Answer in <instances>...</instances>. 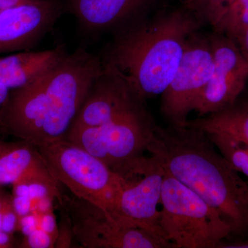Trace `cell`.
Returning <instances> with one entry per match:
<instances>
[{
	"mask_svg": "<svg viewBox=\"0 0 248 248\" xmlns=\"http://www.w3.org/2000/svg\"><path fill=\"white\" fill-rule=\"evenodd\" d=\"M11 234L0 231V248L14 247Z\"/></svg>",
	"mask_w": 248,
	"mask_h": 248,
	"instance_id": "cell-25",
	"label": "cell"
},
{
	"mask_svg": "<svg viewBox=\"0 0 248 248\" xmlns=\"http://www.w3.org/2000/svg\"><path fill=\"white\" fill-rule=\"evenodd\" d=\"M234 41L248 63V28Z\"/></svg>",
	"mask_w": 248,
	"mask_h": 248,
	"instance_id": "cell-22",
	"label": "cell"
},
{
	"mask_svg": "<svg viewBox=\"0 0 248 248\" xmlns=\"http://www.w3.org/2000/svg\"><path fill=\"white\" fill-rule=\"evenodd\" d=\"M248 28V0H236L215 31L235 40Z\"/></svg>",
	"mask_w": 248,
	"mask_h": 248,
	"instance_id": "cell-19",
	"label": "cell"
},
{
	"mask_svg": "<svg viewBox=\"0 0 248 248\" xmlns=\"http://www.w3.org/2000/svg\"><path fill=\"white\" fill-rule=\"evenodd\" d=\"M223 157L239 173L248 177V144L226 135L207 133Z\"/></svg>",
	"mask_w": 248,
	"mask_h": 248,
	"instance_id": "cell-17",
	"label": "cell"
},
{
	"mask_svg": "<svg viewBox=\"0 0 248 248\" xmlns=\"http://www.w3.org/2000/svg\"><path fill=\"white\" fill-rule=\"evenodd\" d=\"M214 67L209 37L194 33L169 86L161 94V113L170 125L186 126L187 117L208 84Z\"/></svg>",
	"mask_w": 248,
	"mask_h": 248,
	"instance_id": "cell-9",
	"label": "cell"
},
{
	"mask_svg": "<svg viewBox=\"0 0 248 248\" xmlns=\"http://www.w3.org/2000/svg\"><path fill=\"white\" fill-rule=\"evenodd\" d=\"M71 10L80 24L89 31L114 27L131 17L149 0H71Z\"/></svg>",
	"mask_w": 248,
	"mask_h": 248,
	"instance_id": "cell-15",
	"label": "cell"
},
{
	"mask_svg": "<svg viewBox=\"0 0 248 248\" xmlns=\"http://www.w3.org/2000/svg\"><path fill=\"white\" fill-rule=\"evenodd\" d=\"M159 226L174 248H216L231 236L217 210L165 171Z\"/></svg>",
	"mask_w": 248,
	"mask_h": 248,
	"instance_id": "cell-4",
	"label": "cell"
},
{
	"mask_svg": "<svg viewBox=\"0 0 248 248\" xmlns=\"http://www.w3.org/2000/svg\"><path fill=\"white\" fill-rule=\"evenodd\" d=\"M143 102L113 68L103 62L102 71L93 81L70 130L99 126L143 110Z\"/></svg>",
	"mask_w": 248,
	"mask_h": 248,
	"instance_id": "cell-11",
	"label": "cell"
},
{
	"mask_svg": "<svg viewBox=\"0 0 248 248\" xmlns=\"http://www.w3.org/2000/svg\"><path fill=\"white\" fill-rule=\"evenodd\" d=\"M186 126L228 135L248 144V102L239 104L236 101L223 110L187 121Z\"/></svg>",
	"mask_w": 248,
	"mask_h": 248,
	"instance_id": "cell-16",
	"label": "cell"
},
{
	"mask_svg": "<svg viewBox=\"0 0 248 248\" xmlns=\"http://www.w3.org/2000/svg\"><path fill=\"white\" fill-rule=\"evenodd\" d=\"M60 0H32L0 13V54L30 50L63 13Z\"/></svg>",
	"mask_w": 248,
	"mask_h": 248,
	"instance_id": "cell-12",
	"label": "cell"
},
{
	"mask_svg": "<svg viewBox=\"0 0 248 248\" xmlns=\"http://www.w3.org/2000/svg\"><path fill=\"white\" fill-rule=\"evenodd\" d=\"M4 192V190H3L2 189V186H0V197H1V195H2Z\"/></svg>",
	"mask_w": 248,
	"mask_h": 248,
	"instance_id": "cell-26",
	"label": "cell"
},
{
	"mask_svg": "<svg viewBox=\"0 0 248 248\" xmlns=\"http://www.w3.org/2000/svg\"><path fill=\"white\" fill-rule=\"evenodd\" d=\"M32 0H0V13Z\"/></svg>",
	"mask_w": 248,
	"mask_h": 248,
	"instance_id": "cell-23",
	"label": "cell"
},
{
	"mask_svg": "<svg viewBox=\"0 0 248 248\" xmlns=\"http://www.w3.org/2000/svg\"><path fill=\"white\" fill-rule=\"evenodd\" d=\"M155 126L144 108L99 126L70 130L66 140L115 171L146 151Z\"/></svg>",
	"mask_w": 248,
	"mask_h": 248,
	"instance_id": "cell-7",
	"label": "cell"
},
{
	"mask_svg": "<svg viewBox=\"0 0 248 248\" xmlns=\"http://www.w3.org/2000/svg\"><path fill=\"white\" fill-rule=\"evenodd\" d=\"M11 90L9 88L0 84V112L6 106V103L9 100L10 94H11Z\"/></svg>",
	"mask_w": 248,
	"mask_h": 248,
	"instance_id": "cell-24",
	"label": "cell"
},
{
	"mask_svg": "<svg viewBox=\"0 0 248 248\" xmlns=\"http://www.w3.org/2000/svg\"><path fill=\"white\" fill-rule=\"evenodd\" d=\"M103 62L84 48L67 54L42 78V130L37 146L65 140Z\"/></svg>",
	"mask_w": 248,
	"mask_h": 248,
	"instance_id": "cell-3",
	"label": "cell"
},
{
	"mask_svg": "<svg viewBox=\"0 0 248 248\" xmlns=\"http://www.w3.org/2000/svg\"><path fill=\"white\" fill-rule=\"evenodd\" d=\"M52 177L73 195L117 216L121 179L102 161L68 140L37 147Z\"/></svg>",
	"mask_w": 248,
	"mask_h": 248,
	"instance_id": "cell-5",
	"label": "cell"
},
{
	"mask_svg": "<svg viewBox=\"0 0 248 248\" xmlns=\"http://www.w3.org/2000/svg\"><path fill=\"white\" fill-rule=\"evenodd\" d=\"M68 54L64 46L41 51L17 52L0 58V84L11 91L30 84L51 69Z\"/></svg>",
	"mask_w": 248,
	"mask_h": 248,
	"instance_id": "cell-14",
	"label": "cell"
},
{
	"mask_svg": "<svg viewBox=\"0 0 248 248\" xmlns=\"http://www.w3.org/2000/svg\"><path fill=\"white\" fill-rule=\"evenodd\" d=\"M236 0H187V8L202 24L215 29Z\"/></svg>",
	"mask_w": 248,
	"mask_h": 248,
	"instance_id": "cell-18",
	"label": "cell"
},
{
	"mask_svg": "<svg viewBox=\"0 0 248 248\" xmlns=\"http://www.w3.org/2000/svg\"><path fill=\"white\" fill-rule=\"evenodd\" d=\"M115 172L122 186L117 217L164 237L159 226V206L166 172L158 160L153 155H142Z\"/></svg>",
	"mask_w": 248,
	"mask_h": 248,
	"instance_id": "cell-8",
	"label": "cell"
},
{
	"mask_svg": "<svg viewBox=\"0 0 248 248\" xmlns=\"http://www.w3.org/2000/svg\"><path fill=\"white\" fill-rule=\"evenodd\" d=\"M66 213L73 237L86 248H174L154 232L109 216L102 209L71 193L56 200Z\"/></svg>",
	"mask_w": 248,
	"mask_h": 248,
	"instance_id": "cell-6",
	"label": "cell"
},
{
	"mask_svg": "<svg viewBox=\"0 0 248 248\" xmlns=\"http://www.w3.org/2000/svg\"><path fill=\"white\" fill-rule=\"evenodd\" d=\"M41 186L52 198L62 193L60 184L49 172L37 147L29 142L0 140V186Z\"/></svg>",
	"mask_w": 248,
	"mask_h": 248,
	"instance_id": "cell-13",
	"label": "cell"
},
{
	"mask_svg": "<svg viewBox=\"0 0 248 248\" xmlns=\"http://www.w3.org/2000/svg\"><path fill=\"white\" fill-rule=\"evenodd\" d=\"M200 24L192 14L174 11L121 36L104 63L141 100L161 95L177 71L188 39Z\"/></svg>",
	"mask_w": 248,
	"mask_h": 248,
	"instance_id": "cell-2",
	"label": "cell"
},
{
	"mask_svg": "<svg viewBox=\"0 0 248 248\" xmlns=\"http://www.w3.org/2000/svg\"><path fill=\"white\" fill-rule=\"evenodd\" d=\"M214 58L213 73L195 107L200 117L231 107L248 79V63L234 40L215 32L209 37Z\"/></svg>",
	"mask_w": 248,
	"mask_h": 248,
	"instance_id": "cell-10",
	"label": "cell"
},
{
	"mask_svg": "<svg viewBox=\"0 0 248 248\" xmlns=\"http://www.w3.org/2000/svg\"><path fill=\"white\" fill-rule=\"evenodd\" d=\"M26 240V247L29 248H49L53 245L50 233L42 230H35L28 234Z\"/></svg>",
	"mask_w": 248,
	"mask_h": 248,
	"instance_id": "cell-20",
	"label": "cell"
},
{
	"mask_svg": "<svg viewBox=\"0 0 248 248\" xmlns=\"http://www.w3.org/2000/svg\"><path fill=\"white\" fill-rule=\"evenodd\" d=\"M216 248H248V237L234 241L223 240L217 245Z\"/></svg>",
	"mask_w": 248,
	"mask_h": 248,
	"instance_id": "cell-21",
	"label": "cell"
},
{
	"mask_svg": "<svg viewBox=\"0 0 248 248\" xmlns=\"http://www.w3.org/2000/svg\"><path fill=\"white\" fill-rule=\"evenodd\" d=\"M0 134H2V131H1V127H0Z\"/></svg>",
	"mask_w": 248,
	"mask_h": 248,
	"instance_id": "cell-27",
	"label": "cell"
},
{
	"mask_svg": "<svg viewBox=\"0 0 248 248\" xmlns=\"http://www.w3.org/2000/svg\"><path fill=\"white\" fill-rule=\"evenodd\" d=\"M146 151L168 174L221 215L232 234L248 233V182L240 177L202 130L156 125Z\"/></svg>",
	"mask_w": 248,
	"mask_h": 248,
	"instance_id": "cell-1",
	"label": "cell"
}]
</instances>
